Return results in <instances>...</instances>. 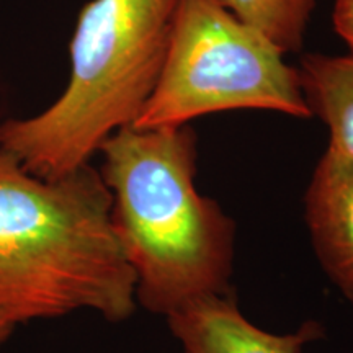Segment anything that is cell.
<instances>
[{"instance_id": "cell-2", "label": "cell", "mask_w": 353, "mask_h": 353, "mask_svg": "<svg viewBox=\"0 0 353 353\" xmlns=\"http://www.w3.org/2000/svg\"><path fill=\"white\" fill-rule=\"evenodd\" d=\"M99 154L136 303L169 317L196 299L231 293L236 224L196 190L192 126L121 128Z\"/></svg>"}, {"instance_id": "cell-10", "label": "cell", "mask_w": 353, "mask_h": 353, "mask_svg": "<svg viewBox=\"0 0 353 353\" xmlns=\"http://www.w3.org/2000/svg\"><path fill=\"white\" fill-rule=\"evenodd\" d=\"M15 325L8 324L6 321H0V348H2L8 342V339L12 337L15 332Z\"/></svg>"}, {"instance_id": "cell-6", "label": "cell", "mask_w": 353, "mask_h": 353, "mask_svg": "<svg viewBox=\"0 0 353 353\" xmlns=\"http://www.w3.org/2000/svg\"><path fill=\"white\" fill-rule=\"evenodd\" d=\"M167 324L185 353H301L322 335L314 321L291 334L267 332L242 314L231 293L196 299L167 317Z\"/></svg>"}, {"instance_id": "cell-4", "label": "cell", "mask_w": 353, "mask_h": 353, "mask_svg": "<svg viewBox=\"0 0 353 353\" xmlns=\"http://www.w3.org/2000/svg\"><path fill=\"white\" fill-rule=\"evenodd\" d=\"M229 110L312 118L280 48L218 0H179L161 76L131 126L179 128Z\"/></svg>"}, {"instance_id": "cell-3", "label": "cell", "mask_w": 353, "mask_h": 353, "mask_svg": "<svg viewBox=\"0 0 353 353\" xmlns=\"http://www.w3.org/2000/svg\"><path fill=\"white\" fill-rule=\"evenodd\" d=\"M179 0H90L70 41L63 94L33 117L0 125V145L30 172L57 179L90 164L113 132L131 126L151 97Z\"/></svg>"}, {"instance_id": "cell-7", "label": "cell", "mask_w": 353, "mask_h": 353, "mask_svg": "<svg viewBox=\"0 0 353 353\" xmlns=\"http://www.w3.org/2000/svg\"><path fill=\"white\" fill-rule=\"evenodd\" d=\"M298 74L311 117L327 128V148L353 159V56L306 52Z\"/></svg>"}, {"instance_id": "cell-5", "label": "cell", "mask_w": 353, "mask_h": 353, "mask_svg": "<svg viewBox=\"0 0 353 353\" xmlns=\"http://www.w3.org/2000/svg\"><path fill=\"white\" fill-rule=\"evenodd\" d=\"M304 219L321 267L353 306V159L327 148L304 193Z\"/></svg>"}, {"instance_id": "cell-8", "label": "cell", "mask_w": 353, "mask_h": 353, "mask_svg": "<svg viewBox=\"0 0 353 353\" xmlns=\"http://www.w3.org/2000/svg\"><path fill=\"white\" fill-rule=\"evenodd\" d=\"M285 54L303 50L317 0H218Z\"/></svg>"}, {"instance_id": "cell-1", "label": "cell", "mask_w": 353, "mask_h": 353, "mask_svg": "<svg viewBox=\"0 0 353 353\" xmlns=\"http://www.w3.org/2000/svg\"><path fill=\"white\" fill-rule=\"evenodd\" d=\"M112 203L92 164L43 179L0 145V321L19 327L77 311L110 322L134 314L136 276Z\"/></svg>"}, {"instance_id": "cell-9", "label": "cell", "mask_w": 353, "mask_h": 353, "mask_svg": "<svg viewBox=\"0 0 353 353\" xmlns=\"http://www.w3.org/2000/svg\"><path fill=\"white\" fill-rule=\"evenodd\" d=\"M332 21L335 33L347 44L353 56V0H335Z\"/></svg>"}]
</instances>
